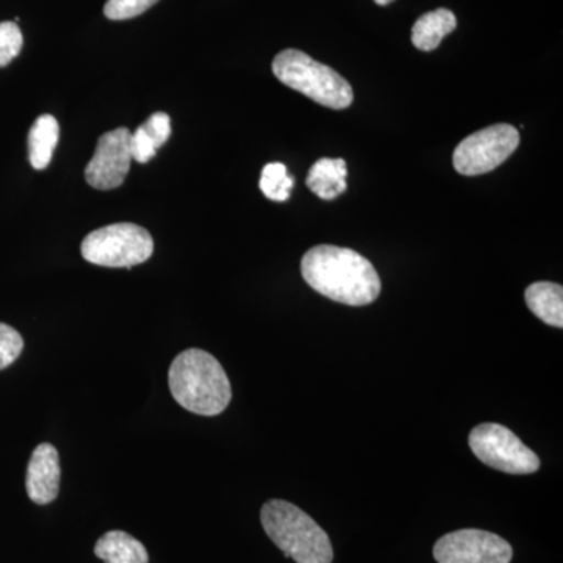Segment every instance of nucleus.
<instances>
[{
	"mask_svg": "<svg viewBox=\"0 0 563 563\" xmlns=\"http://www.w3.org/2000/svg\"><path fill=\"white\" fill-rule=\"evenodd\" d=\"M154 252V239L146 229L133 222H118L88 233L81 243V255L92 265L107 268H132Z\"/></svg>",
	"mask_w": 563,
	"mask_h": 563,
	"instance_id": "nucleus-5",
	"label": "nucleus"
},
{
	"mask_svg": "<svg viewBox=\"0 0 563 563\" xmlns=\"http://www.w3.org/2000/svg\"><path fill=\"white\" fill-rule=\"evenodd\" d=\"M295 179L288 176L287 166L282 163H269L263 168L261 190L266 198L276 202H285L290 198Z\"/></svg>",
	"mask_w": 563,
	"mask_h": 563,
	"instance_id": "nucleus-16",
	"label": "nucleus"
},
{
	"mask_svg": "<svg viewBox=\"0 0 563 563\" xmlns=\"http://www.w3.org/2000/svg\"><path fill=\"white\" fill-rule=\"evenodd\" d=\"M526 303L537 318L554 328H563V288L553 282H536L525 292Z\"/></svg>",
	"mask_w": 563,
	"mask_h": 563,
	"instance_id": "nucleus-12",
	"label": "nucleus"
},
{
	"mask_svg": "<svg viewBox=\"0 0 563 563\" xmlns=\"http://www.w3.org/2000/svg\"><path fill=\"white\" fill-rule=\"evenodd\" d=\"M266 536L296 563H332L333 548L328 532L295 504L272 499L262 507Z\"/></svg>",
	"mask_w": 563,
	"mask_h": 563,
	"instance_id": "nucleus-3",
	"label": "nucleus"
},
{
	"mask_svg": "<svg viewBox=\"0 0 563 563\" xmlns=\"http://www.w3.org/2000/svg\"><path fill=\"white\" fill-rule=\"evenodd\" d=\"M22 350H24V340L21 333L11 325L0 322V372L16 362Z\"/></svg>",
	"mask_w": 563,
	"mask_h": 563,
	"instance_id": "nucleus-19",
	"label": "nucleus"
},
{
	"mask_svg": "<svg viewBox=\"0 0 563 563\" xmlns=\"http://www.w3.org/2000/svg\"><path fill=\"white\" fill-rule=\"evenodd\" d=\"M141 131L144 132V135L151 140V143L154 144L155 150L163 146V144L168 141L169 135H172V118L166 113L152 114V117L147 118L143 124L140 125Z\"/></svg>",
	"mask_w": 563,
	"mask_h": 563,
	"instance_id": "nucleus-20",
	"label": "nucleus"
},
{
	"mask_svg": "<svg viewBox=\"0 0 563 563\" xmlns=\"http://www.w3.org/2000/svg\"><path fill=\"white\" fill-rule=\"evenodd\" d=\"M512 555L507 540L481 529L446 533L433 547L439 563H510Z\"/></svg>",
	"mask_w": 563,
	"mask_h": 563,
	"instance_id": "nucleus-8",
	"label": "nucleus"
},
{
	"mask_svg": "<svg viewBox=\"0 0 563 563\" xmlns=\"http://www.w3.org/2000/svg\"><path fill=\"white\" fill-rule=\"evenodd\" d=\"M157 2L158 0H109L103 7V13L111 21L132 20Z\"/></svg>",
	"mask_w": 563,
	"mask_h": 563,
	"instance_id": "nucleus-18",
	"label": "nucleus"
},
{
	"mask_svg": "<svg viewBox=\"0 0 563 563\" xmlns=\"http://www.w3.org/2000/svg\"><path fill=\"white\" fill-rule=\"evenodd\" d=\"M474 455L485 465L507 474L539 472L540 459L506 426L484 422L468 437Z\"/></svg>",
	"mask_w": 563,
	"mask_h": 563,
	"instance_id": "nucleus-6",
	"label": "nucleus"
},
{
	"mask_svg": "<svg viewBox=\"0 0 563 563\" xmlns=\"http://www.w3.org/2000/svg\"><path fill=\"white\" fill-rule=\"evenodd\" d=\"M374 2L377 3V5H388V3H391L393 0H374Z\"/></svg>",
	"mask_w": 563,
	"mask_h": 563,
	"instance_id": "nucleus-21",
	"label": "nucleus"
},
{
	"mask_svg": "<svg viewBox=\"0 0 563 563\" xmlns=\"http://www.w3.org/2000/svg\"><path fill=\"white\" fill-rule=\"evenodd\" d=\"M273 73L291 90L302 92L328 109H347L354 101L350 81L301 51H282L274 58Z\"/></svg>",
	"mask_w": 563,
	"mask_h": 563,
	"instance_id": "nucleus-4",
	"label": "nucleus"
},
{
	"mask_svg": "<svg viewBox=\"0 0 563 563\" xmlns=\"http://www.w3.org/2000/svg\"><path fill=\"white\" fill-rule=\"evenodd\" d=\"M346 162L343 158H320L307 176V187L318 198L332 201L346 191Z\"/></svg>",
	"mask_w": 563,
	"mask_h": 563,
	"instance_id": "nucleus-11",
	"label": "nucleus"
},
{
	"mask_svg": "<svg viewBox=\"0 0 563 563\" xmlns=\"http://www.w3.org/2000/svg\"><path fill=\"white\" fill-rule=\"evenodd\" d=\"M301 272L314 291L346 306H368L383 290L373 263L347 247L331 244L312 247L302 257Z\"/></svg>",
	"mask_w": 563,
	"mask_h": 563,
	"instance_id": "nucleus-1",
	"label": "nucleus"
},
{
	"mask_svg": "<svg viewBox=\"0 0 563 563\" xmlns=\"http://www.w3.org/2000/svg\"><path fill=\"white\" fill-rule=\"evenodd\" d=\"M173 398L188 412L214 417L228 409L231 380L213 355L202 350L180 352L168 374Z\"/></svg>",
	"mask_w": 563,
	"mask_h": 563,
	"instance_id": "nucleus-2",
	"label": "nucleus"
},
{
	"mask_svg": "<svg viewBox=\"0 0 563 563\" xmlns=\"http://www.w3.org/2000/svg\"><path fill=\"white\" fill-rule=\"evenodd\" d=\"M60 136V125L52 114H43L29 132V158L33 168L46 169Z\"/></svg>",
	"mask_w": 563,
	"mask_h": 563,
	"instance_id": "nucleus-15",
	"label": "nucleus"
},
{
	"mask_svg": "<svg viewBox=\"0 0 563 563\" xmlns=\"http://www.w3.org/2000/svg\"><path fill=\"white\" fill-rule=\"evenodd\" d=\"M131 136L132 133L125 128L103 133L85 168V179L90 187L107 191L124 184L133 162Z\"/></svg>",
	"mask_w": 563,
	"mask_h": 563,
	"instance_id": "nucleus-9",
	"label": "nucleus"
},
{
	"mask_svg": "<svg viewBox=\"0 0 563 563\" xmlns=\"http://www.w3.org/2000/svg\"><path fill=\"white\" fill-rule=\"evenodd\" d=\"M520 144V132L510 124H495L466 136L455 147L454 169L462 176H479L503 165Z\"/></svg>",
	"mask_w": 563,
	"mask_h": 563,
	"instance_id": "nucleus-7",
	"label": "nucleus"
},
{
	"mask_svg": "<svg viewBox=\"0 0 563 563\" xmlns=\"http://www.w3.org/2000/svg\"><path fill=\"white\" fill-rule=\"evenodd\" d=\"M60 457L55 446L51 443L36 446L29 462L25 479L29 498L40 506L54 501L60 492Z\"/></svg>",
	"mask_w": 563,
	"mask_h": 563,
	"instance_id": "nucleus-10",
	"label": "nucleus"
},
{
	"mask_svg": "<svg viewBox=\"0 0 563 563\" xmlns=\"http://www.w3.org/2000/svg\"><path fill=\"white\" fill-rule=\"evenodd\" d=\"M95 554L103 563H150L144 544L131 533L110 531L103 533L95 547Z\"/></svg>",
	"mask_w": 563,
	"mask_h": 563,
	"instance_id": "nucleus-13",
	"label": "nucleus"
},
{
	"mask_svg": "<svg viewBox=\"0 0 563 563\" xmlns=\"http://www.w3.org/2000/svg\"><path fill=\"white\" fill-rule=\"evenodd\" d=\"M455 27H457V18L453 11L448 9L429 11L418 18L413 24V46L424 52L435 51L444 36L450 35Z\"/></svg>",
	"mask_w": 563,
	"mask_h": 563,
	"instance_id": "nucleus-14",
	"label": "nucleus"
},
{
	"mask_svg": "<svg viewBox=\"0 0 563 563\" xmlns=\"http://www.w3.org/2000/svg\"><path fill=\"white\" fill-rule=\"evenodd\" d=\"M22 44L24 38L16 22H0V68L10 65L20 55Z\"/></svg>",
	"mask_w": 563,
	"mask_h": 563,
	"instance_id": "nucleus-17",
	"label": "nucleus"
}]
</instances>
